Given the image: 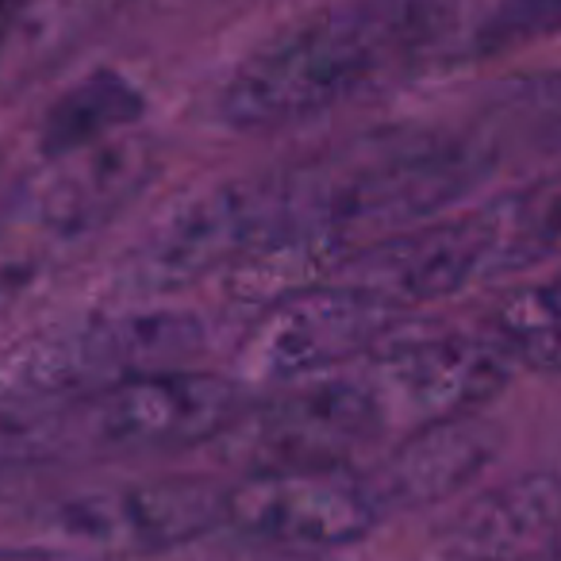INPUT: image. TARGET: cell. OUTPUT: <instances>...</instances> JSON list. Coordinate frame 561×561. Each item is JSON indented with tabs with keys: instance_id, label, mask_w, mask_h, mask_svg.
<instances>
[{
	"instance_id": "22",
	"label": "cell",
	"mask_w": 561,
	"mask_h": 561,
	"mask_svg": "<svg viewBox=\"0 0 561 561\" xmlns=\"http://www.w3.org/2000/svg\"><path fill=\"white\" fill-rule=\"evenodd\" d=\"M535 561H561V546H553L550 553H542V558H535Z\"/></svg>"
},
{
	"instance_id": "2",
	"label": "cell",
	"mask_w": 561,
	"mask_h": 561,
	"mask_svg": "<svg viewBox=\"0 0 561 561\" xmlns=\"http://www.w3.org/2000/svg\"><path fill=\"white\" fill-rule=\"evenodd\" d=\"M484 147L431 127H392L285 165L289 250H362L435 219L489 173Z\"/></svg>"
},
{
	"instance_id": "5",
	"label": "cell",
	"mask_w": 561,
	"mask_h": 561,
	"mask_svg": "<svg viewBox=\"0 0 561 561\" xmlns=\"http://www.w3.org/2000/svg\"><path fill=\"white\" fill-rule=\"evenodd\" d=\"M277 254H289L285 173H247L173 204L124 257L116 289L127 300H154Z\"/></svg>"
},
{
	"instance_id": "8",
	"label": "cell",
	"mask_w": 561,
	"mask_h": 561,
	"mask_svg": "<svg viewBox=\"0 0 561 561\" xmlns=\"http://www.w3.org/2000/svg\"><path fill=\"white\" fill-rule=\"evenodd\" d=\"M397 308L351 280H312L277 297L242 339V374L270 385H300L374 358L400 331Z\"/></svg>"
},
{
	"instance_id": "19",
	"label": "cell",
	"mask_w": 561,
	"mask_h": 561,
	"mask_svg": "<svg viewBox=\"0 0 561 561\" xmlns=\"http://www.w3.org/2000/svg\"><path fill=\"white\" fill-rule=\"evenodd\" d=\"M35 9V32L39 35H70L78 27H93L96 20L116 16L119 9L135 4V0H32Z\"/></svg>"
},
{
	"instance_id": "9",
	"label": "cell",
	"mask_w": 561,
	"mask_h": 561,
	"mask_svg": "<svg viewBox=\"0 0 561 561\" xmlns=\"http://www.w3.org/2000/svg\"><path fill=\"white\" fill-rule=\"evenodd\" d=\"M385 519L369 473L335 466L254 469L227 489V527L280 550H343Z\"/></svg>"
},
{
	"instance_id": "3",
	"label": "cell",
	"mask_w": 561,
	"mask_h": 561,
	"mask_svg": "<svg viewBox=\"0 0 561 561\" xmlns=\"http://www.w3.org/2000/svg\"><path fill=\"white\" fill-rule=\"evenodd\" d=\"M154 150L124 135L96 150L43 162L0 211V312L47 285L154 178Z\"/></svg>"
},
{
	"instance_id": "10",
	"label": "cell",
	"mask_w": 561,
	"mask_h": 561,
	"mask_svg": "<svg viewBox=\"0 0 561 561\" xmlns=\"http://www.w3.org/2000/svg\"><path fill=\"white\" fill-rule=\"evenodd\" d=\"M507 354L492 339L461 331H427L397 335L362 362V374L374 385L389 427H427V423L477 415L507 385Z\"/></svg>"
},
{
	"instance_id": "16",
	"label": "cell",
	"mask_w": 561,
	"mask_h": 561,
	"mask_svg": "<svg viewBox=\"0 0 561 561\" xmlns=\"http://www.w3.org/2000/svg\"><path fill=\"white\" fill-rule=\"evenodd\" d=\"M492 343L512 362L561 374V273L500 300L492 312Z\"/></svg>"
},
{
	"instance_id": "4",
	"label": "cell",
	"mask_w": 561,
	"mask_h": 561,
	"mask_svg": "<svg viewBox=\"0 0 561 561\" xmlns=\"http://www.w3.org/2000/svg\"><path fill=\"white\" fill-rule=\"evenodd\" d=\"M208 343L201 316L178 308L85 312L32 331L0 354V400L58 408L127 377L188 366Z\"/></svg>"
},
{
	"instance_id": "14",
	"label": "cell",
	"mask_w": 561,
	"mask_h": 561,
	"mask_svg": "<svg viewBox=\"0 0 561 561\" xmlns=\"http://www.w3.org/2000/svg\"><path fill=\"white\" fill-rule=\"evenodd\" d=\"M561 546V477L523 473L473 496L443 530L450 561H535Z\"/></svg>"
},
{
	"instance_id": "12",
	"label": "cell",
	"mask_w": 561,
	"mask_h": 561,
	"mask_svg": "<svg viewBox=\"0 0 561 561\" xmlns=\"http://www.w3.org/2000/svg\"><path fill=\"white\" fill-rule=\"evenodd\" d=\"M331 277L351 280L397 312L435 305L477 280H492L489 242L477 211L454 219H423L415 227L351 250Z\"/></svg>"
},
{
	"instance_id": "20",
	"label": "cell",
	"mask_w": 561,
	"mask_h": 561,
	"mask_svg": "<svg viewBox=\"0 0 561 561\" xmlns=\"http://www.w3.org/2000/svg\"><path fill=\"white\" fill-rule=\"evenodd\" d=\"M62 553L47 550V546H35V550H0V561H58Z\"/></svg>"
},
{
	"instance_id": "7",
	"label": "cell",
	"mask_w": 561,
	"mask_h": 561,
	"mask_svg": "<svg viewBox=\"0 0 561 561\" xmlns=\"http://www.w3.org/2000/svg\"><path fill=\"white\" fill-rule=\"evenodd\" d=\"M227 523V489L208 477H142L81 489L35 519L55 553L147 558L188 546Z\"/></svg>"
},
{
	"instance_id": "1",
	"label": "cell",
	"mask_w": 561,
	"mask_h": 561,
	"mask_svg": "<svg viewBox=\"0 0 561 561\" xmlns=\"http://www.w3.org/2000/svg\"><path fill=\"white\" fill-rule=\"evenodd\" d=\"M461 27V0H331L254 47L219 85L234 131H285L358 104L435 62Z\"/></svg>"
},
{
	"instance_id": "13",
	"label": "cell",
	"mask_w": 561,
	"mask_h": 561,
	"mask_svg": "<svg viewBox=\"0 0 561 561\" xmlns=\"http://www.w3.org/2000/svg\"><path fill=\"white\" fill-rule=\"evenodd\" d=\"M500 450V427L484 423L481 415H461L415 427L369 469L377 500L385 515L415 512L458 496L489 469Z\"/></svg>"
},
{
	"instance_id": "15",
	"label": "cell",
	"mask_w": 561,
	"mask_h": 561,
	"mask_svg": "<svg viewBox=\"0 0 561 561\" xmlns=\"http://www.w3.org/2000/svg\"><path fill=\"white\" fill-rule=\"evenodd\" d=\"M147 116V93L119 70H93L50 101L39 119V158H70L131 135Z\"/></svg>"
},
{
	"instance_id": "21",
	"label": "cell",
	"mask_w": 561,
	"mask_h": 561,
	"mask_svg": "<svg viewBox=\"0 0 561 561\" xmlns=\"http://www.w3.org/2000/svg\"><path fill=\"white\" fill-rule=\"evenodd\" d=\"M27 0H0V35H9V27L24 16Z\"/></svg>"
},
{
	"instance_id": "6",
	"label": "cell",
	"mask_w": 561,
	"mask_h": 561,
	"mask_svg": "<svg viewBox=\"0 0 561 561\" xmlns=\"http://www.w3.org/2000/svg\"><path fill=\"white\" fill-rule=\"evenodd\" d=\"M242 412L234 377L173 366L50 408V443L55 458H147L231 435Z\"/></svg>"
},
{
	"instance_id": "18",
	"label": "cell",
	"mask_w": 561,
	"mask_h": 561,
	"mask_svg": "<svg viewBox=\"0 0 561 561\" xmlns=\"http://www.w3.org/2000/svg\"><path fill=\"white\" fill-rule=\"evenodd\" d=\"M47 461H55L50 408L0 400V489H9L16 477L32 473Z\"/></svg>"
},
{
	"instance_id": "11",
	"label": "cell",
	"mask_w": 561,
	"mask_h": 561,
	"mask_svg": "<svg viewBox=\"0 0 561 561\" xmlns=\"http://www.w3.org/2000/svg\"><path fill=\"white\" fill-rule=\"evenodd\" d=\"M234 427L247 431V446L257 458V469L335 466L369 438L385 435L389 415L366 374H331L285 385L280 397H273L254 420L242 412Z\"/></svg>"
},
{
	"instance_id": "17",
	"label": "cell",
	"mask_w": 561,
	"mask_h": 561,
	"mask_svg": "<svg viewBox=\"0 0 561 561\" xmlns=\"http://www.w3.org/2000/svg\"><path fill=\"white\" fill-rule=\"evenodd\" d=\"M561 35V0H496L466 35L469 58H496Z\"/></svg>"
}]
</instances>
